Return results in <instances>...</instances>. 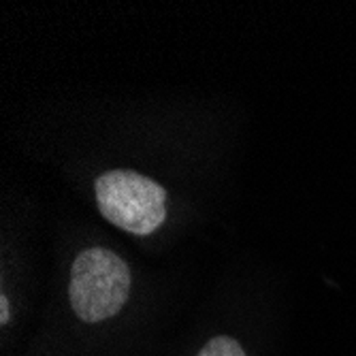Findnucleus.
Returning <instances> with one entry per match:
<instances>
[{
    "mask_svg": "<svg viewBox=\"0 0 356 356\" xmlns=\"http://www.w3.org/2000/svg\"><path fill=\"white\" fill-rule=\"evenodd\" d=\"M131 286V269L115 252L88 248L75 258L71 269V307L83 322L107 320L126 305Z\"/></svg>",
    "mask_w": 356,
    "mask_h": 356,
    "instance_id": "1",
    "label": "nucleus"
},
{
    "mask_svg": "<svg viewBox=\"0 0 356 356\" xmlns=\"http://www.w3.org/2000/svg\"><path fill=\"white\" fill-rule=\"evenodd\" d=\"M96 205L103 218L133 235H149L167 220V190L135 171L96 177Z\"/></svg>",
    "mask_w": 356,
    "mask_h": 356,
    "instance_id": "2",
    "label": "nucleus"
},
{
    "mask_svg": "<svg viewBox=\"0 0 356 356\" xmlns=\"http://www.w3.org/2000/svg\"><path fill=\"white\" fill-rule=\"evenodd\" d=\"M197 356H245V352L239 346V341H235L233 337L218 335L211 341H207Z\"/></svg>",
    "mask_w": 356,
    "mask_h": 356,
    "instance_id": "3",
    "label": "nucleus"
},
{
    "mask_svg": "<svg viewBox=\"0 0 356 356\" xmlns=\"http://www.w3.org/2000/svg\"><path fill=\"white\" fill-rule=\"evenodd\" d=\"M0 322H3V325H7V322H9V301H7L5 295L0 297Z\"/></svg>",
    "mask_w": 356,
    "mask_h": 356,
    "instance_id": "4",
    "label": "nucleus"
}]
</instances>
